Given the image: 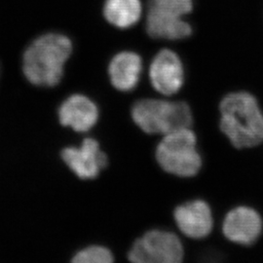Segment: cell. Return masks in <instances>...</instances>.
<instances>
[{
	"instance_id": "obj_1",
	"label": "cell",
	"mask_w": 263,
	"mask_h": 263,
	"mask_svg": "<svg viewBox=\"0 0 263 263\" xmlns=\"http://www.w3.org/2000/svg\"><path fill=\"white\" fill-rule=\"evenodd\" d=\"M73 43L60 31L38 35L25 49L23 72L28 82L40 87H53L64 76L66 62L72 55Z\"/></svg>"
},
{
	"instance_id": "obj_2",
	"label": "cell",
	"mask_w": 263,
	"mask_h": 263,
	"mask_svg": "<svg viewBox=\"0 0 263 263\" xmlns=\"http://www.w3.org/2000/svg\"><path fill=\"white\" fill-rule=\"evenodd\" d=\"M219 109L220 129L235 147H253L263 141V114L253 95H227Z\"/></svg>"
},
{
	"instance_id": "obj_3",
	"label": "cell",
	"mask_w": 263,
	"mask_h": 263,
	"mask_svg": "<svg viewBox=\"0 0 263 263\" xmlns=\"http://www.w3.org/2000/svg\"><path fill=\"white\" fill-rule=\"evenodd\" d=\"M193 0H148L144 12V28L149 37L179 41L192 34L186 17Z\"/></svg>"
},
{
	"instance_id": "obj_4",
	"label": "cell",
	"mask_w": 263,
	"mask_h": 263,
	"mask_svg": "<svg viewBox=\"0 0 263 263\" xmlns=\"http://www.w3.org/2000/svg\"><path fill=\"white\" fill-rule=\"evenodd\" d=\"M132 117L141 130L147 134L167 135L192 125L191 109L183 102L141 100L134 104Z\"/></svg>"
},
{
	"instance_id": "obj_5",
	"label": "cell",
	"mask_w": 263,
	"mask_h": 263,
	"mask_svg": "<svg viewBox=\"0 0 263 263\" xmlns=\"http://www.w3.org/2000/svg\"><path fill=\"white\" fill-rule=\"evenodd\" d=\"M156 159L167 173L182 178L193 177L202 166L196 149V137L189 128L165 135L156 149Z\"/></svg>"
},
{
	"instance_id": "obj_6",
	"label": "cell",
	"mask_w": 263,
	"mask_h": 263,
	"mask_svg": "<svg viewBox=\"0 0 263 263\" xmlns=\"http://www.w3.org/2000/svg\"><path fill=\"white\" fill-rule=\"evenodd\" d=\"M183 254L177 235L165 230H151L134 243L128 258L135 263H179Z\"/></svg>"
},
{
	"instance_id": "obj_7",
	"label": "cell",
	"mask_w": 263,
	"mask_h": 263,
	"mask_svg": "<svg viewBox=\"0 0 263 263\" xmlns=\"http://www.w3.org/2000/svg\"><path fill=\"white\" fill-rule=\"evenodd\" d=\"M149 78L153 88L166 96L176 94L184 81V69L179 55L171 49H162L149 66Z\"/></svg>"
},
{
	"instance_id": "obj_8",
	"label": "cell",
	"mask_w": 263,
	"mask_h": 263,
	"mask_svg": "<svg viewBox=\"0 0 263 263\" xmlns=\"http://www.w3.org/2000/svg\"><path fill=\"white\" fill-rule=\"evenodd\" d=\"M62 158L79 179H92L107 165V157L94 139H85L80 147H66Z\"/></svg>"
},
{
	"instance_id": "obj_9",
	"label": "cell",
	"mask_w": 263,
	"mask_h": 263,
	"mask_svg": "<svg viewBox=\"0 0 263 263\" xmlns=\"http://www.w3.org/2000/svg\"><path fill=\"white\" fill-rule=\"evenodd\" d=\"M222 231L228 240L236 244H253L261 234L262 219L252 208H235L226 216Z\"/></svg>"
},
{
	"instance_id": "obj_10",
	"label": "cell",
	"mask_w": 263,
	"mask_h": 263,
	"mask_svg": "<svg viewBox=\"0 0 263 263\" xmlns=\"http://www.w3.org/2000/svg\"><path fill=\"white\" fill-rule=\"evenodd\" d=\"M175 220L179 230L193 239L207 237L213 229L212 211L202 200L190 201L176 209Z\"/></svg>"
},
{
	"instance_id": "obj_11",
	"label": "cell",
	"mask_w": 263,
	"mask_h": 263,
	"mask_svg": "<svg viewBox=\"0 0 263 263\" xmlns=\"http://www.w3.org/2000/svg\"><path fill=\"white\" fill-rule=\"evenodd\" d=\"M59 119L64 126L76 132H87L98 122L99 109L93 101L83 95H73L59 108Z\"/></svg>"
},
{
	"instance_id": "obj_12",
	"label": "cell",
	"mask_w": 263,
	"mask_h": 263,
	"mask_svg": "<svg viewBox=\"0 0 263 263\" xmlns=\"http://www.w3.org/2000/svg\"><path fill=\"white\" fill-rule=\"evenodd\" d=\"M141 71L142 59L134 51H121L115 54L108 65L111 84L122 92H129L136 88Z\"/></svg>"
},
{
	"instance_id": "obj_13",
	"label": "cell",
	"mask_w": 263,
	"mask_h": 263,
	"mask_svg": "<svg viewBox=\"0 0 263 263\" xmlns=\"http://www.w3.org/2000/svg\"><path fill=\"white\" fill-rule=\"evenodd\" d=\"M102 16L110 27L127 30L139 25L145 12L142 0H104Z\"/></svg>"
},
{
	"instance_id": "obj_14",
	"label": "cell",
	"mask_w": 263,
	"mask_h": 263,
	"mask_svg": "<svg viewBox=\"0 0 263 263\" xmlns=\"http://www.w3.org/2000/svg\"><path fill=\"white\" fill-rule=\"evenodd\" d=\"M111 252L101 246H92L81 250L73 256L74 263H111L113 262Z\"/></svg>"
}]
</instances>
